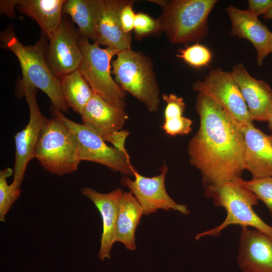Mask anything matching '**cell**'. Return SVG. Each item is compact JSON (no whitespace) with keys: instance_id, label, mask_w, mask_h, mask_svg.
<instances>
[{"instance_id":"20","label":"cell","mask_w":272,"mask_h":272,"mask_svg":"<svg viewBox=\"0 0 272 272\" xmlns=\"http://www.w3.org/2000/svg\"><path fill=\"white\" fill-rule=\"evenodd\" d=\"M65 0H17V9L38 23L49 40L61 23Z\"/></svg>"},{"instance_id":"5","label":"cell","mask_w":272,"mask_h":272,"mask_svg":"<svg viewBox=\"0 0 272 272\" xmlns=\"http://www.w3.org/2000/svg\"><path fill=\"white\" fill-rule=\"evenodd\" d=\"M116 55L111 63L115 82L143 103L149 112H157L160 104V90L151 59L131 49Z\"/></svg>"},{"instance_id":"27","label":"cell","mask_w":272,"mask_h":272,"mask_svg":"<svg viewBox=\"0 0 272 272\" xmlns=\"http://www.w3.org/2000/svg\"><path fill=\"white\" fill-rule=\"evenodd\" d=\"M133 29L135 37L139 40L160 31L158 19H154L147 14L141 13L135 14Z\"/></svg>"},{"instance_id":"35","label":"cell","mask_w":272,"mask_h":272,"mask_svg":"<svg viewBox=\"0 0 272 272\" xmlns=\"http://www.w3.org/2000/svg\"><path fill=\"white\" fill-rule=\"evenodd\" d=\"M268 127L272 130V108L268 118Z\"/></svg>"},{"instance_id":"18","label":"cell","mask_w":272,"mask_h":272,"mask_svg":"<svg viewBox=\"0 0 272 272\" xmlns=\"http://www.w3.org/2000/svg\"><path fill=\"white\" fill-rule=\"evenodd\" d=\"M241 130L244 139V168L253 178L272 177V134H267L254 125Z\"/></svg>"},{"instance_id":"6","label":"cell","mask_w":272,"mask_h":272,"mask_svg":"<svg viewBox=\"0 0 272 272\" xmlns=\"http://www.w3.org/2000/svg\"><path fill=\"white\" fill-rule=\"evenodd\" d=\"M34 158L45 170L58 176L77 171L81 161L73 133L54 117L49 119L43 129Z\"/></svg>"},{"instance_id":"19","label":"cell","mask_w":272,"mask_h":272,"mask_svg":"<svg viewBox=\"0 0 272 272\" xmlns=\"http://www.w3.org/2000/svg\"><path fill=\"white\" fill-rule=\"evenodd\" d=\"M82 124L103 138L122 130L128 119L124 108L111 104L94 93L81 114Z\"/></svg>"},{"instance_id":"1","label":"cell","mask_w":272,"mask_h":272,"mask_svg":"<svg viewBox=\"0 0 272 272\" xmlns=\"http://www.w3.org/2000/svg\"><path fill=\"white\" fill-rule=\"evenodd\" d=\"M198 130L188 143L191 165L200 172L203 186H216L240 178L244 168L243 132L210 98L198 93Z\"/></svg>"},{"instance_id":"2","label":"cell","mask_w":272,"mask_h":272,"mask_svg":"<svg viewBox=\"0 0 272 272\" xmlns=\"http://www.w3.org/2000/svg\"><path fill=\"white\" fill-rule=\"evenodd\" d=\"M3 46L12 51L17 57L22 70L19 89L21 92L28 87L38 88L49 98L53 107L67 113L70 108L64 96L60 79L50 71L44 57L46 39L43 36L35 44L25 46L16 36L13 28L1 32Z\"/></svg>"},{"instance_id":"28","label":"cell","mask_w":272,"mask_h":272,"mask_svg":"<svg viewBox=\"0 0 272 272\" xmlns=\"http://www.w3.org/2000/svg\"><path fill=\"white\" fill-rule=\"evenodd\" d=\"M192 123V120L190 118L182 116L164 120L161 127L170 136L183 135L191 131Z\"/></svg>"},{"instance_id":"33","label":"cell","mask_w":272,"mask_h":272,"mask_svg":"<svg viewBox=\"0 0 272 272\" xmlns=\"http://www.w3.org/2000/svg\"><path fill=\"white\" fill-rule=\"evenodd\" d=\"M17 5V0L1 1V12L9 17L14 18L15 16V7Z\"/></svg>"},{"instance_id":"16","label":"cell","mask_w":272,"mask_h":272,"mask_svg":"<svg viewBox=\"0 0 272 272\" xmlns=\"http://www.w3.org/2000/svg\"><path fill=\"white\" fill-rule=\"evenodd\" d=\"M123 192L120 188L107 193L99 192L88 187L81 189L82 194L93 202L102 218V233L98 254L102 261L110 258L111 250L115 243L119 203Z\"/></svg>"},{"instance_id":"23","label":"cell","mask_w":272,"mask_h":272,"mask_svg":"<svg viewBox=\"0 0 272 272\" xmlns=\"http://www.w3.org/2000/svg\"><path fill=\"white\" fill-rule=\"evenodd\" d=\"M60 81L69 107L81 115L94 93L79 70L63 77Z\"/></svg>"},{"instance_id":"25","label":"cell","mask_w":272,"mask_h":272,"mask_svg":"<svg viewBox=\"0 0 272 272\" xmlns=\"http://www.w3.org/2000/svg\"><path fill=\"white\" fill-rule=\"evenodd\" d=\"M238 181L252 191L267 207L272 216V177L253 178L244 180L241 177Z\"/></svg>"},{"instance_id":"36","label":"cell","mask_w":272,"mask_h":272,"mask_svg":"<svg viewBox=\"0 0 272 272\" xmlns=\"http://www.w3.org/2000/svg\"><path fill=\"white\" fill-rule=\"evenodd\" d=\"M270 52H272V33L270 38Z\"/></svg>"},{"instance_id":"34","label":"cell","mask_w":272,"mask_h":272,"mask_svg":"<svg viewBox=\"0 0 272 272\" xmlns=\"http://www.w3.org/2000/svg\"><path fill=\"white\" fill-rule=\"evenodd\" d=\"M263 18L266 20H272V7L263 14Z\"/></svg>"},{"instance_id":"21","label":"cell","mask_w":272,"mask_h":272,"mask_svg":"<svg viewBox=\"0 0 272 272\" xmlns=\"http://www.w3.org/2000/svg\"><path fill=\"white\" fill-rule=\"evenodd\" d=\"M143 215L142 207L132 192L123 191L119 203L115 242L122 243L128 250H135V233Z\"/></svg>"},{"instance_id":"8","label":"cell","mask_w":272,"mask_h":272,"mask_svg":"<svg viewBox=\"0 0 272 272\" xmlns=\"http://www.w3.org/2000/svg\"><path fill=\"white\" fill-rule=\"evenodd\" d=\"M53 117L62 121L73 133L78 145L81 161H87L105 166L124 176H134L135 169L132 166L127 152L107 145L103 138L89 127L77 123L53 107Z\"/></svg>"},{"instance_id":"30","label":"cell","mask_w":272,"mask_h":272,"mask_svg":"<svg viewBox=\"0 0 272 272\" xmlns=\"http://www.w3.org/2000/svg\"><path fill=\"white\" fill-rule=\"evenodd\" d=\"M134 1L126 5L122 10L120 13V23L123 31L126 33L134 29L135 14L132 10V5Z\"/></svg>"},{"instance_id":"13","label":"cell","mask_w":272,"mask_h":272,"mask_svg":"<svg viewBox=\"0 0 272 272\" xmlns=\"http://www.w3.org/2000/svg\"><path fill=\"white\" fill-rule=\"evenodd\" d=\"M237 261L242 272H272V239L258 229L241 227Z\"/></svg>"},{"instance_id":"32","label":"cell","mask_w":272,"mask_h":272,"mask_svg":"<svg viewBox=\"0 0 272 272\" xmlns=\"http://www.w3.org/2000/svg\"><path fill=\"white\" fill-rule=\"evenodd\" d=\"M248 10L255 16L265 14L272 7V0H249Z\"/></svg>"},{"instance_id":"7","label":"cell","mask_w":272,"mask_h":272,"mask_svg":"<svg viewBox=\"0 0 272 272\" xmlns=\"http://www.w3.org/2000/svg\"><path fill=\"white\" fill-rule=\"evenodd\" d=\"M89 40L78 36L83 55L79 71L94 93L109 103L124 108L126 93L111 76V60L117 53L109 47H100L96 42L91 43Z\"/></svg>"},{"instance_id":"9","label":"cell","mask_w":272,"mask_h":272,"mask_svg":"<svg viewBox=\"0 0 272 272\" xmlns=\"http://www.w3.org/2000/svg\"><path fill=\"white\" fill-rule=\"evenodd\" d=\"M192 89L210 98L241 128L254 125L246 104L231 72L221 68L211 70Z\"/></svg>"},{"instance_id":"31","label":"cell","mask_w":272,"mask_h":272,"mask_svg":"<svg viewBox=\"0 0 272 272\" xmlns=\"http://www.w3.org/2000/svg\"><path fill=\"white\" fill-rule=\"evenodd\" d=\"M129 134L128 131L121 130L106 135L103 137V139L105 142L112 144L114 147L124 152H127L125 149L124 144Z\"/></svg>"},{"instance_id":"29","label":"cell","mask_w":272,"mask_h":272,"mask_svg":"<svg viewBox=\"0 0 272 272\" xmlns=\"http://www.w3.org/2000/svg\"><path fill=\"white\" fill-rule=\"evenodd\" d=\"M162 99L166 102L164 111V120L172 119L183 116L186 104L183 99L174 94H163Z\"/></svg>"},{"instance_id":"4","label":"cell","mask_w":272,"mask_h":272,"mask_svg":"<svg viewBox=\"0 0 272 272\" xmlns=\"http://www.w3.org/2000/svg\"><path fill=\"white\" fill-rule=\"evenodd\" d=\"M217 0L164 1L158 19L160 31L173 44L199 41L208 33L209 15Z\"/></svg>"},{"instance_id":"14","label":"cell","mask_w":272,"mask_h":272,"mask_svg":"<svg viewBox=\"0 0 272 272\" xmlns=\"http://www.w3.org/2000/svg\"><path fill=\"white\" fill-rule=\"evenodd\" d=\"M231 74L240 89L252 120L267 121L272 108V89L269 85L252 77L241 63L233 67Z\"/></svg>"},{"instance_id":"12","label":"cell","mask_w":272,"mask_h":272,"mask_svg":"<svg viewBox=\"0 0 272 272\" xmlns=\"http://www.w3.org/2000/svg\"><path fill=\"white\" fill-rule=\"evenodd\" d=\"M78 33L65 18L47 48V65L56 78L78 70L82 53L78 44Z\"/></svg>"},{"instance_id":"26","label":"cell","mask_w":272,"mask_h":272,"mask_svg":"<svg viewBox=\"0 0 272 272\" xmlns=\"http://www.w3.org/2000/svg\"><path fill=\"white\" fill-rule=\"evenodd\" d=\"M178 52L177 57L195 67L208 66L212 58L211 51L206 46L199 44L181 49Z\"/></svg>"},{"instance_id":"10","label":"cell","mask_w":272,"mask_h":272,"mask_svg":"<svg viewBox=\"0 0 272 272\" xmlns=\"http://www.w3.org/2000/svg\"><path fill=\"white\" fill-rule=\"evenodd\" d=\"M21 93L26 98L29 109V120L26 126L14 137L15 159L12 183L19 188L29 162L34 158L37 145L49 120L39 109L36 100V88L26 87Z\"/></svg>"},{"instance_id":"22","label":"cell","mask_w":272,"mask_h":272,"mask_svg":"<svg viewBox=\"0 0 272 272\" xmlns=\"http://www.w3.org/2000/svg\"><path fill=\"white\" fill-rule=\"evenodd\" d=\"M103 2L104 0H67L63 12L69 15L77 25L79 36L95 42Z\"/></svg>"},{"instance_id":"17","label":"cell","mask_w":272,"mask_h":272,"mask_svg":"<svg viewBox=\"0 0 272 272\" xmlns=\"http://www.w3.org/2000/svg\"><path fill=\"white\" fill-rule=\"evenodd\" d=\"M131 1L104 0L96 29L95 42L114 50L117 54L131 49L130 33L123 31L120 23L122 9Z\"/></svg>"},{"instance_id":"24","label":"cell","mask_w":272,"mask_h":272,"mask_svg":"<svg viewBox=\"0 0 272 272\" xmlns=\"http://www.w3.org/2000/svg\"><path fill=\"white\" fill-rule=\"evenodd\" d=\"M13 174V170L7 167L0 171V221H5V216L21 193V189L11 183L7 178Z\"/></svg>"},{"instance_id":"3","label":"cell","mask_w":272,"mask_h":272,"mask_svg":"<svg viewBox=\"0 0 272 272\" xmlns=\"http://www.w3.org/2000/svg\"><path fill=\"white\" fill-rule=\"evenodd\" d=\"M237 179L219 186H203L205 196L211 198L216 206L224 208L227 216L220 225L196 234V240L205 236H217L231 225L252 227L272 239V226L265 223L253 210V207L258 204V199Z\"/></svg>"},{"instance_id":"15","label":"cell","mask_w":272,"mask_h":272,"mask_svg":"<svg viewBox=\"0 0 272 272\" xmlns=\"http://www.w3.org/2000/svg\"><path fill=\"white\" fill-rule=\"evenodd\" d=\"M230 19L232 28L230 34L248 40L257 52V63L262 65V61L270 52L272 32L248 9L243 10L233 6L226 8Z\"/></svg>"},{"instance_id":"11","label":"cell","mask_w":272,"mask_h":272,"mask_svg":"<svg viewBox=\"0 0 272 272\" xmlns=\"http://www.w3.org/2000/svg\"><path fill=\"white\" fill-rule=\"evenodd\" d=\"M168 167L164 164L160 173L152 177H147L134 172V179L124 176L120 180L121 185L128 187L142 207L143 214L149 215L159 209L173 210L187 215L189 211L186 206L175 202L168 194L165 185V179Z\"/></svg>"}]
</instances>
